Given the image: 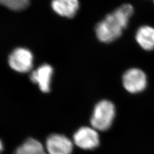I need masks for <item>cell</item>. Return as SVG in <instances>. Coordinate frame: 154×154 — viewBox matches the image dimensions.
Here are the masks:
<instances>
[{"label": "cell", "mask_w": 154, "mask_h": 154, "mask_svg": "<svg viewBox=\"0 0 154 154\" xmlns=\"http://www.w3.org/2000/svg\"><path fill=\"white\" fill-rule=\"evenodd\" d=\"M133 13L132 6L124 4L106 16L95 27L96 34L99 41L110 43L118 38L123 30L127 28Z\"/></svg>", "instance_id": "1"}, {"label": "cell", "mask_w": 154, "mask_h": 154, "mask_svg": "<svg viewBox=\"0 0 154 154\" xmlns=\"http://www.w3.org/2000/svg\"><path fill=\"white\" fill-rule=\"evenodd\" d=\"M116 116V109L110 101L103 100L95 106L91 118V125L96 130L106 131L110 128Z\"/></svg>", "instance_id": "2"}, {"label": "cell", "mask_w": 154, "mask_h": 154, "mask_svg": "<svg viewBox=\"0 0 154 154\" xmlns=\"http://www.w3.org/2000/svg\"><path fill=\"white\" fill-rule=\"evenodd\" d=\"M147 77L142 70L133 68L128 70L123 76L124 88L131 93H138L147 86Z\"/></svg>", "instance_id": "3"}, {"label": "cell", "mask_w": 154, "mask_h": 154, "mask_svg": "<svg viewBox=\"0 0 154 154\" xmlns=\"http://www.w3.org/2000/svg\"><path fill=\"white\" fill-rule=\"evenodd\" d=\"M9 64L14 70L27 72L33 67V55L31 51L25 48H17L9 57Z\"/></svg>", "instance_id": "4"}, {"label": "cell", "mask_w": 154, "mask_h": 154, "mask_svg": "<svg viewBox=\"0 0 154 154\" xmlns=\"http://www.w3.org/2000/svg\"><path fill=\"white\" fill-rule=\"evenodd\" d=\"M74 143L81 149H93L98 146L99 135L93 128L83 127L80 128L73 136Z\"/></svg>", "instance_id": "5"}, {"label": "cell", "mask_w": 154, "mask_h": 154, "mask_svg": "<svg viewBox=\"0 0 154 154\" xmlns=\"http://www.w3.org/2000/svg\"><path fill=\"white\" fill-rule=\"evenodd\" d=\"M46 149L49 154H71L73 145L72 141L60 134H52L48 138Z\"/></svg>", "instance_id": "6"}, {"label": "cell", "mask_w": 154, "mask_h": 154, "mask_svg": "<svg viewBox=\"0 0 154 154\" xmlns=\"http://www.w3.org/2000/svg\"><path fill=\"white\" fill-rule=\"evenodd\" d=\"M53 73L52 67L48 64H44L32 72L30 79L34 83L38 85L39 88L42 92L48 93L50 89Z\"/></svg>", "instance_id": "7"}, {"label": "cell", "mask_w": 154, "mask_h": 154, "mask_svg": "<svg viewBox=\"0 0 154 154\" xmlns=\"http://www.w3.org/2000/svg\"><path fill=\"white\" fill-rule=\"evenodd\" d=\"M78 0H53L51 7L56 13L62 17L72 18L79 9Z\"/></svg>", "instance_id": "8"}, {"label": "cell", "mask_w": 154, "mask_h": 154, "mask_svg": "<svg viewBox=\"0 0 154 154\" xmlns=\"http://www.w3.org/2000/svg\"><path fill=\"white\" fill-rule=\"evenodd\" d=\"M136 40L143 49L151 51L154 49V28L143 26L139 28L136 34Z\"/></svg>", "instance_id": "9"}, {"label": "cell", "mask_w": 154, "mask_h": 154, "mask_svg": "<svg viewBox=\"0 0 154 154\" xmlns=\"http://www.w3.org/2000/svg\"><path fill=\"white\" fill-rule=\"evenodd\" d=\"M14 154H47V152L39 141L29 138L16 149Z\"/></svg>", "instance_id": "10"}, {"label": "cell", "mask_w": 154, "mask_h": 154, "mask_svg": "<svg viewBox=\"0 0 154 154\" xmlns=\"http://www.w3.org/2000/svg\"><path fill=\"white\" fill-rule=\"evenodd\" d=\"M30 0H0V4L14 11H22L28 8Z\"/></svg>", "instance_id": "11"}, {"label": "cell", "mask_w": 154, "mask_h": 154, "mask_svg": "<svg viewBox=\"0 0 154 154\" xmlns=\"http://www.w3.org/2000/svg\"><path fill=\"white\" fill-rule=\"evenodd\" d=\"M2 149H3V145H2V142H1V140H0V153H1V152L2 151Z\"/></svg>", "instance_id": "12"}]
</instances>
